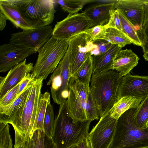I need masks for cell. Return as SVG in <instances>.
Instances as JSON below:
<instances>
[{"label":"cell","mask_w":148,"mask_h":148,"mask_svg":"<svg viewBox=\"0 0 148 148\" xmlns=\"http://www.w3.org/2000/svg\"><path fill=\"white\" fill-rule=\"evenodd\" d=\"M122 77L118 72L112 70L92 75L90 92L96 104L100 118L108 114L119 100V90Z\"/></svg>","instance_id":"6da1fadb"},{"label":"cell","mask_w":148,"mask_h":148,"mask_svg":"<svg viewBox=\"0 0 148 148\" xmlns=\"http://www.w3.org/2000/svg\"><path fill=\"white\" fill-rule=\"evenodd\" d=\"M66 102L60 105L55 118L52 138L57 148H69L87 137L92 121L87 120L74 122L68 115Z\"/></svg>","instance_id":"7a4b0ae2"},{"label":"cell","mask_w":148,"mask_h":148,"mask_svg":"<svg viewBox=\"0 0 148 148\" xmlns=\"http://www.w3.org/2000/svg\"><path fill=\"white\" fill-rule=\"evenodd\" d=\"M137 108L130 109L117 120L112 142L109 148H142L148 147V130L139 128L135 116Z\"/></svg>","instance_id":"3957f363"},{"label":"cell","mask_w":148,"mask_h":148,"mask_svg":"<svg viewBox=\"0 0 148 148\" xmlns=\"http://www.w3.org/2000/svg\"><path fill=\"white\" fill-rule=\"evenodd\" d=\"M43 80L35 78L33 81L23 108L7 123L12 126L15 133L23 137L36 130L37 117Z\"/></svg>","instance_id":"277c9868"},{"label":"cell","mask_w":148,"mask_h":148,"mask_svg":"<svg viewBox=\"0 0 148 148\" xmlns=\"http://www.w3.org/2000/svg\"><path fill=\"white\" fill-rule=\"evenodd\" d=\"M68 46V40L52 36L37 51L38 57L32 73L35 78L46 79L57 67Z\"/></svg>","instance_id":"5b68a950"},{"label":"cell","mask_w":148,"mask_h":148,"mask_svg":"<svg viewBox=\"0 0 148 148\" xmlns=\"http://www.w3.org/2000/svg\"><path fill=\"white\" fill-rule=\"evenodd\" d=\"M16 6L26 17L43 26L49 25L54 18L56 10L53 0H7Z\"/></svg>","instance_id":"8992f818"},{"label":"cell","mask_w":148,"mask_h":148,"mask_svg":"<svg viewBox=\"0 0 148 148\" xmlns=\"http://www.w3.org/2000/svg\"><path fill=\"white\" fill-rule=\"evenodd\" d=\"M69 87V94L66 102L68 115L74 122L88 120L86 106L90 93L89 85L82 83L72 76Z\"/></svg>","instance_id":"52a82bcc"},{"label":"cell","mask_w":148,"mask_h":148,"mask_svg":"<svg viewBox=\"0 0 148 148\" xmlns=\"http://www.w3.org/2000/svg\"><path fill=\"white\" fill-rule=\"evenodd\" d=\"M71 77L68 49L51 75L47 85H51V96L54 103L60 105L65 102L69 94V82Z\"/></svg>","instance_id":"ba28073f"},{"label":"cell","mask_w":148,"mask_h":148,"mask_svg":"<svg viewBox=\"0 0 148 148\" xmlns=\"http://www.w3.org/2000/svg\"><path fill=\"white\" fill-rule=\"evenodd\" d=\"M92 22L84 12L69 14L63 20L57 22L53 29V36L68 40L92 27Z\"/></svg>","instance_id":"9c48e42d"},{"label":"cell","mask_w":148,"mask_h":148,"mask_svg":"<svg viewBox=\"0 0 148 148\" xmlns=\"http://www.w3.org/2000/svg\"><path fill=\"white\" fill-rule=\"evenodd\" d=\"M53 29L51 26L48 25L13 33L10 35V43L33 49L36 52L52 36Z\"/></svg>","instance_id":"30bf717a"},{"label":"cell","mask_w":148,"mask_h":148,"mask_svg":"<svg viewBox=\"0 0 148 148\" xmlns=\"http://www.w3.org/2000/svg\"><path fill=\"white\" fill-rule=\"evenodd\" d=\"M68 41L71 77L87 59L92 55L95 47L92 42L88 41L85 32L73 36Z\"/></svg>","instance_id":"8fae6325"},{"label":"cell","mask_w":148,"mask_h":148,"mask_svg":"<svg viewBox=\"0 0 148 148\" xmlns=\"http://www.w3.org/2000/svg\"><path fill=\"white\" fill-rule=\"evenodd\" d=\"M117 120L109 112L100 118L98 123L88 133L92 148H109L113 139Z\"/></svg>","instance_id":"7c38bea8"},{"label":"cell","mask_w":148,"mask_h":148,"mask_svg":"<svg viewBox=\"0 0 148 148\" xmlns=\"http://www.w3.org/2000/svg\"><path fill=\"white\" fill-rule=\"evenodd\" d=\"M36 53L33 49L16 46L9 43L0 46V72L10 70L26 58Z\"/></svg>","instance_id":"4fadbf2b"},{"label":"cell","mask_w":148,"mask_h":148,"mask_svg":"<svg viewBox=\"0 0 148 148\" xmlns=\"http://www.w3.org/2000/svg\"><path fill=\"white\" fill-rule=\"evenodd\" d=\"M148 95V76L128 74L122 77L119 97L131 96L143 99Z\"/></svg>","instance_id":"5bb4252c"},{"label":"cell","mask_w":148,"mask_h":148,"mask_svg":"<svg viewBox=\"0 0 148 148\" xmlns=\"http://www.w3.org/2000/svg\"><path fill=\"white\" fill-rule=\"evenodd\" d=\"M33 63H26V60L15 66L10 70L6 75L0 77V99L32 71Z\"/></svg>","instance_id":"9a60e30c"},{"label":"cell","mask_w":148,"mask_h":148,"mask_svg":"<svg viewBox=\"0 0 148 148\" xmlns=\"http://www.w3.org/2000/svg\"><path fill=\"white\" fill-rule=\"evenodd\" d=\"M115 8L122 12L137 32L142 29L145 12L143 0H117Z\"/></svg>","instance_id":"2e32d148"},{"label":"cell","mask_w":148,"mask_h":148,"mask_svg":"<svg viewBox=\"0 0 148 148\" xmlns=\"http://www.w3.org/2000/svg\"><path fill=\"white\" fill-rule=\"evenodd\" d=\"M15 134L14 148H57L43 130L37 129L25 137Z\"/></svg>","instance_id":"e0dca14e"},{"label":"cell","mask_w":148,"mask_h":148,"mask_svg":"<svg viewBox=\"0 0 148 148\" xmlns=\"http://www.w3.org/2000/svg\"><path fill=\"white\" fill-rule=\"evenodd\" d=\"M0 10L1 11L14 26L23 30L35 29L44 26L40 23L29 19L15 6L0 0Z\"/></svg>","instance_id":"ac0fdd59"},{"label":"cell","mask_w":148,"mask_h":148,"mask_svg":"<svg viewBox=\"0 0 148 148\" xmlns=\"http://www.w3.org/2000/svg\"><path fill=\"white\" fill-rule=\"evenodd\" d=\"M117 1L107 3H97L91 4L86 8L83 12L92 21L91 27L108 23L110 18V11L115 9Z\"/></svg>","instance_id":"d6986e66"},{"label":"cell","mask_w":148,"mask_h":148,"mask_svg":"<svg viewBox=\"0 0 148 148\" xmlns=\"http://www.w3.org/2000/svg\"><path fill=\"white\" fill-rule=\"evenodd\" d=\"M122 48L116 45L112 44L103 53L92 56L93 67L92 75L100 74L112 70L114 58Z\"/></svg>","instance_id":"ffe728a7"},{"label":"cell","mask_w":148,"mask_h":148,"mask_svg":"<svg viewBox=\"0 0 148 148\" xmlns=\"http://www.w3.org/2000/svg\"><path fill=\"white\" fill-rule=\"evenodd\" d=\"M139 58L131 49L121 50L116 55L112 70L118 72L121 76L128 74L138 63Z\"/></svg>","instance_id":"44dd1931"},{"label":"cell","mask_w":148,"mask_h":148,"mask_svg":"<svg viewBox=\"0 0 148 148\" xmlns=\"http://www.w3.org/2000/svg\"><path fill=\"white\" fill-rule=\"evenodd\" d=\"M34 80L25 87L13 102L10 105L0 109V123L7 124L9 120L22 109Z\"/></svg>","instance_id":"7402d4cb"},{"label":"cell","mask_w":148,"mask_h":148,"mask_svg":"<svg viewBox=\"0 0 148 148\" xmlns=\"http://www.w3.org/2000/svg\"><path fill=\"white\" fill-rule=\"evenodd\" d=\"M143 99L135 97L125 96L120 98L110 109V116L116 120L128 110L137 108Z\"/></svg>","instance_id":"603a6c76"},{"label":"cell","mask_w":148,"mask_h":148,"mask_svg":"<svg viewBox=\"0 0 148 148\" xmlns=\"http://www.w3.org/2000/svg\"><path fill=\"white\" fill-rule=\"evenodd\" d=\"M116 10L120 20L123 32L130 39L132 44L141 46V40L134 26L120 10Z\"/></svg>","instance_id":"cb8c5ba5"},{"label":"cell","mask_w":148,"mask_h":148,"mask_svg":"<svg viewBox=\"0 0 148 148\" xmlns=\"http://www.w3.org/2000/svg\"><path fill=\"white\" fill-rule=\"evenodd\" d=\"M103 39L108 41L112 44L116 45L122 48L132 43L130 39L123 32L113 28L107 29Z\"/></svg>","instance_id":"d4e9b609"},{"label":"cell","mask_w":148,"mask_h":148,"mask_svg":"<svg viewBox=\"0 0 148 148\" xmlns=\"http://www.w3.org/2000/svg\"><path fill=\"white\" fill-rule=\"evenodd\" d=\"M92 58L89 57L73 76L82 83L89 85L92 72Z\"/></svg>","instance_id":"484cf974"},{"label":"cell","mask_w":148,"mask_h":148,"mask_svg":"<svg viewBox=\"0 0 148 148\" xmlns=\"http://www.w3.org/2000/svg\"><path fill=\"white\" fill-rule=\"evenodd\" d=\"M135 121L136 125L139 128L146 129L148 121V95L143 99L137 108Z\"/></svg>","instance_id":"4316f807"},{"label":"cell","mask_w":148,"mask_h":148,"mask_svg":"<svg viewBox=\"0 0 148 148\" xmlns=\"http://www.w3.org/2000/svg\"><path fill=\"white\" fill-rule=\"evenodd\" d=\"M54 1L60 5L62 10L70 14L77 13L85 4L92 1L86 0H60Z\"/></svg>","instance_id":"83f0119b"},{"label":"cell","mask_w":148,"mask_h":148,"mask_svg":"<svg viewBox=\"0 0 148 148\" xmlns=\"http://www.w3.org/2000/svg\"><path fill=\"white\" fill-rule=\"evenodd\" d=\"M50 94L46 92L41 95L37 113L36 129L43 130V123L47 106L50 101Z\"/></svg>","instance_id":"f1b7e54d"},{"label":"cell","mask_w":148,"mask_h":148,"mask_svg":"<svg viewBox=\"0 0 148 148\" xmlns=\"http://www.w3.org/2000/svg\"><path fill=\"white\" fill-rule=\"evenodd\" d=\"M55 122L53 108L50 101L48 104L46 109L43 123V130L48 136L52 138Z\"/></svg>","instance_id":"f546056e"},{"label":"cell","mask_w":148,"mask_h":148,"mask_svg":"<svg viewBox=\"0 0 148 148\" xmlns=\"http://www.w3.org/2000/svg\"><path fill=\"white\" fill-rule=\"evenodd\" d=\"M108 28L106 24L95 26L88 29L85 32L88 41L89 42H93L98 40L103 39Z\"/></svg>","instance_id":"4dcf8cb0"},{"label":"cell","mask_w":148,"mask_h":148,"mask_svg":"<svg viewBox=\"0 0 148 148\" xmlns=\"http://www.w3.org/2000/svg\"><path fill=\"white\" fill-rule=\"evenodd\" d=\"M0 148H13L8 124L0 123Z\"/></svg>","instance_id":"1f68e13d"},{"label":"cell","mask_w":148,"mask_h":148,"mask_svg":"<svg viewBox=\"0 0 148 148\" xmlns=\"http://www.w3.org/2000/svg\"><path fill=\"white\" fill-rule=\"evenodd\" d=\"M87 119L91 121L99 119V115L96 104L90 92L86 104Z\"/></svg>","instance_id":"d6a6232c"},{"label":"cell","mask_w":148,"mask_h":148,"mask_svg":"<svg viewBox=\"0 0 148 148\" xmlns=\"http://www.w3.org/2000/svg\"><path fill=\"white\" fill-rule=\"evenodd\" d=\"M21 82L9 91L0 99V109L10 105L17 98Z\"/></svg>","instance_id":"836d02e7"},{"label":"cell","mask_w":148,"mask_h":148,"mask_svg":"<svg viewBox=\"0 0 148 148\" xmlns=\"http://www.w3.org/2000/svg\"><path fill=\"white\" fill-rule=\"evenodd\" d=\"M138 32L140 33L142 35L140 40L143 52V56L145 60L148 61V25Z\"/></svg>","instance_id":"e575fe53"},{"label":"cell","mask_w":148,"mask_h":148,"mask_svg":"<svg viewBox=\"0 0 148 148\" xmlns=\"http://www.w3.org/2000/svg\"><path fill=\"white\" fill-rule=\"evenodd\" d=\"M110 19L106 24L108 28L116 29L123 32L120 20L116 9L110 11Z\"/></svg>","instance_id":"d590c367"},{"label":"cell","mask_w":148,"mask_h":148,"mask_svg":"<svg viewBox=\"0 0 148 148\" xmlns=\"http://www.w3.org/2000/svg\"><path fill=\"white\" fill-rule=\"evenodd\" d=\"M92 43L96 47L95 49L98 50V55L105 52L112 45L108 41L103 39L98 40Z\"/></svg>","instance_id":"8d00e7d4"},{"label":"cell","mask_w":148,"mask_h":148,"mask_svg":"<svg viewBox=\"0 0 148 148\" xmlns=\"http://www.w3.org/2000/svg\"><path fill=\"white\" fill-rule=\"evenodd\" d=\"M35 79V77L32 73H29L22 80L21 83L18 93V97L22 92L24 89L32 80Z\"/></svg>","instance_id":"74e56055"},{"label":"cell","mask_w":148,"mask_h":148,"mask_svg":"<svg viewBox=\"0 0 148 148\" xmlns=\"http://www.w3.org/2000/svg\"><path fill=\"white\" fill-rule=\"evenodd\" d=\"M143 2L145 6V12L142 29L148 25V0H143Z\"/></svg>","instance_id":"f35d334b"},{"label":"cell","mask_w":148,"mask_h":148,"mask_svg":"<svg viewBox=\"0 0 148 148\" xmlns=\"http://www.w3.org/2000/svg\"><path fill=\"white\" fill-rule=\"evenodd\" d=\"M77 145L78 148H92L88 136L84 138Z\"/></svg>","instance_id":"ab89813d"},{"label":"cell","mask_w":148,"mask_h":148,"mask_svg":"<svg viewBox=\"0 0 148 148\" xmlns=\"http://www.w3.org/2000/svg\"><path fill=\"white\" fill-rule=\"evenodd\" d=\"M8 20L2 12L0 10V30L1 31L6 25L7 20Z\"/></svg>","instance_id":"60d3db41"},{"label":"cell","mask_w":148,"mask_h":148,"mask_svg":"<svg viewBox=\"0 0 148 148\" xmlns=\"http://www.w3.org/2000/svg\"><path fill=\"white\" fill-rule=\"evenodd\" d=\"M69 148H78V147L77 144H76L72 146Z\"/></svg>","instance_id":"b9f144b4"},{"label":"cell","mask_w":148,"mask_h":148,"mask_svg":"<svg viewBox=\"0 0 148 148\" xmlns=\"http://www.w3.org/2000/svg\"><path fill=\"white\" fill-rule=\"evenodd\" d=\"M148 127V121L146 125V129L147 128V127Z\"/></svg>","instance_id":"7bdbcfd3"},{"label":"cell","mask_w":148,"mask_h":148,"mask_svg":"<svg viewBox=\"0 0 148 148\" xmlns=\"http://www.w3.org/2000/svg\"><path fill=\"white\" fill-rule=\"evenodd\" d=\"M142 148H148V147H147Z\"/></svg>","instance_id":"ee69618b"},{"label":"cell","mask_w":148,"mask_h":148,"mask_svg":"<svg viewBox=\"0 0 148 148\" xmlns=\"http://www.w3.org/2000/svg\"><path fill=\"white\" fill-rule=\"evenodd\" d=\"M146 129L147 130H148V127H147V128H146Z\"/></svg>","instance_id":"f6af8a7d"}]
</instances>
